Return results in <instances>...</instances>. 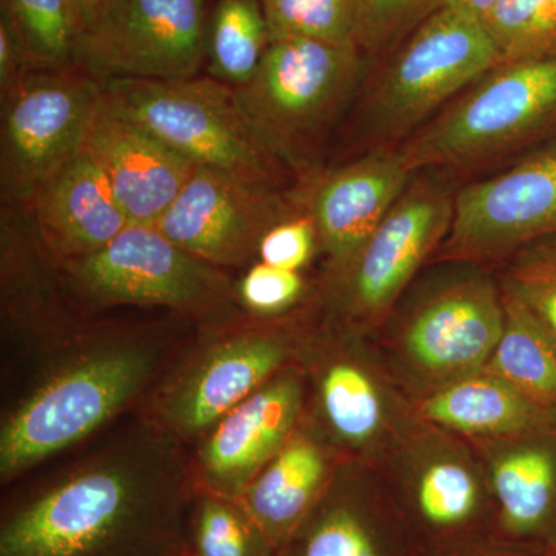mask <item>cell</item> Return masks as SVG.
Wrapping results in <instances>:
<instances>
[{"instance_id":"obj_9","label":"cell","mask_w":556,"mask_h":556,"mask_svg":"<svg viewBox=\"0 0 556 556\" xmlns=\"http://www.w3.org/2000/svg\"><path fill=\"white\" fill-rule=\"evenodd\" d=\"M100 94V80L73 64L31 70L3 98L0 189L9 206H30L36 192L79 153Z\"/></svg>"},{"instance_id":"obj_27","label":"cell","mask_w":556,"mask_h":556,"mask_svg":"<svg viewBox=\"0 0 556 556\" xmlns=\"http://www.w3.org/2000/svg\"><path fill=\"white\" fill-rule=\"evenodd\" d=\"M277 547L240 500L197 489L188 519L186 556H276Z\"/></svg>"},{"instance_id":"obj_25","label":"cell","mask_w":556,"mask_h":556,"mask_svg":"<svg viewBox=\"0 0 556 556\" xmlns=\"http://www.w3.org/2000/svg\"><path fill=\"white\" fill-rule=\"evenodd\" d=\"M318 405L332 437L350 447H362L378 437L383 422L382 399L361 365L332 358L317 382Z\"/></svg>"},{"instance_id":"obj_1","label":"cell","mask_w":556,"mask_h":556,"mask_svg":"<svg viewBox=\"0 0 556 556\" xmlns=\"http://www.w3.org/2000/svg\"><path fill=\"white\" fill-rule=\"evenodd\" d=\"M181 442L146 419L3 508L0 556H186L195 484Z\"/></svg>"},{"instance_id":"obj_35","label":"cell","mask_w":556,"mask_h":556,"mask_svg":"<svg viewBox=\"0 0 556 556\" xmlns=\"http://www.w3.org/2000/svg\"><path fill=\"white\" fill-rule=\"evenodd\" d=\"M318 248L316 225L305 211L281 219L265 233L258 247V262L276 268L302 270Z\"/></svg>"},{"instance_id":"obj_11","label":"cell","mask_w":556,"mask_h":556,"mask_svg":"<svg viewBox=\"0 0 556 556\" xmlns=\"http://www.w3.org/2000/svg\"><path fill=\"white\" fill-rule=\"evenodd\" d=\"M456 190L419 172L379 223L356 258L331 278L338 306L353 320L386 316L420 266L447 239Z\"/></svg>"},{"instance_id":"obj_2","label":"cell","mask_w":556,"mask_h":556,"mask_svg":"<svg viewBox=\"0 0 556 556\" xmlns=\"http://www.w3.org/2000/svg\"><path fill=\"white\" fill-rule=\"evenodd\" d=\"M167 339L155 332L87 328L49 351L35 386L0 427V481L89 438L129 408L166 364Z\"/></svg>"},{"instance_id":"obj_22","label":"cell","mask_w":556,"mask_h":556,"mask_svg":"<svg viewBox=\"0 0 556 556\" xmlns=\"http://www.w3.org/2000/svg\"><path fill=\"white\" fill-rule=\"evenodd\" d=\"M547 438L521 439L493 463V492L514 535H541L556 522V448Z\"/></svg>"},{"instance_id":"obj_33","label":"cell","mask_w":556,"mask_h":556,"mask_svg":"<svg viewBox=\"0 0 556 556\" xmlns=\"http://www.w3.org/2000/svg\"><path fill=\"white\" fill-rule=\"evenodd\" d=\"M450 0H361L356 46L364 53H380L407 36Z\"/></svg>"},{"instance_id":"obj_20","label":"cell","mask_w":556,"mask_h":556,"mask_svg":"<svg viewBox=\"0 0 556 556\" xmlns=\"http://www.w3.org/2000/svg\"><path fill=\"white\" fill-rule=\"evenodd\" d=\"M419 415L470 437L521 441L556 433V409L485 371L439 388L420 404Z\"/></svg>"},{"instance_id":"obj_30","label":"cell","mask_w":556,"mask_h":556,"mask_svg":"<svg viewBox=\"0 0 556 556\" xmlns=\"http://www.w3.org/2000/svg\"><path fill=\"white\" fill-rule=\"evenodd\" d=\"M280 547H287L283 556H379L364 519L346 504L311 511Z\"/></svg>"},{"instance_id":"obj_4","label":"cell","mask_w":556,"mask_h":556,"mask_svg":"<svg viewBox=\"0 0 556 556\" xmlns=\"http://www.w3.org/2000/svg\"><path fill=\"white\" fill-rule=\"evenodd\" d=\"M556 126V54L501 62L397 148L413 174L495 163Z\"/></svg>"},{"instance_id":"obj_34","label":"cell","mask_w":556,"mask_h":556,"mask_svg":"<svg viewBox=\"0 0 556 556\" xmlns=\"http://www.w3.org/2000/svg\"><path fill=\"white\" fill-rule=\"evenodd\" d=\"M240 308L254 317L281 316L305 294V278L298 270L276 268L257 262L236 283Z\"/></svg>"},{"instance_id":"obj_36","label":"cell","mask_w":556,"mask_h":556,"mask_svg":"<svg viewBox=\"0 0 556 556\" xmlns=\"http://www.w3.org/2000/svg\"><path fill=\"white\" fill-rule=\"evenodd\" d=\"M20 40L5 20H0V97L7 98L31 72Z\"/></svg>"},{"instance_id":"obj_19","label":"cell","mask_w":556,"mask_h":556,"mask_svg":"<svg viewBox=\"0 0 556 556\" xmlns=\"http://www.w3.org/2000/svg\"><path fill=\"white\" fill-rule=\"evenodd\" d=\"M11 207L3 208L2 320L9 334L43 346V354L84 328L62 305L65 287L60 266L39 240L33 222L25 225Z\"/></svg>"},{"instance_id":"obj_38","label":"cell","mask_w":556,"mask_h":556,"mask_svg":"<svg viewBox=\"0 0 556 556\" xmlns=\"http://www.w3.org/2000/svg\"><path fill=\"white\" fill-rule=\"evenodd\" d=\"M73 2H75L76 9H78L84 28H86L91 17L94 16V11H97L101 0H73Z\"/></svg>"},{"instance_id":"obj_5","label":"cell","mask_w":556,"mask_h":556,"mask_svg":"<svg viewBox=\"0 0 556 556\" xmlns=\"http://www.w3.org/2000/svg\"><path fill=\"white\" fill-rule=\"evenodd\" d=\"M500 64L484 21L448 2L405 38L368 87L361 121L367 152L397 149Z\"/></svg>"},{"instance_id":"obj_18","label":"cell","mask_w":556,"mask_h":556,"mask_svg":"<svg viewBox=\"0 0 556 556\" xmlns=\"http://www.w3.org/2000/svg\"><path fill=\"white\" fill-rule=\"evenodd\" d=\"M27 208L56 263L94 254L130 225L108 178L83 150L36 192Z\"/></svg>"},{"instance_id":"obj_24","label":"cell","mask_w":556,"mask_h":556,"mask_svg":"<svg viewBox=\"0 0 556 556\" xmlns=\"http://www.w3.org/2000/svg\"><path fill=\"white\" fill-rule=\"evenodd\" d=\"M269 42L262 0H218L207 24L208 76L239 89L257 72Z\"/></svg>"},{"instance_id":"obj_8","label":"cell","mask_w":556,"mask_h":556,"mask_svg":"<svg viewBox=\"0 0 556 556\" xmlns=\"http://www.w3.org/2000/svg\"><path fill=\"white\" fill-rule=\"evenodd\" d=\"M294 345L276 325L237 320L212 327L153 388L146 419L181 444H199L230 409L291 365Z\"/></svg>"},{"instance_id":"obj_28","label":"cell","mask_w":556,"mask_h":556,"mask_svg":"<svg viewBox=\"0 0 556 556\" xmlns=\"http://www.w3.org/2000/svg\"><path fill=\"white\" fill-rule=\"evenodd\" d=\"M361 0H262L269 40L311 39L356 46Z\"/></svg>"},{"instance_id":"obj_6","label":"cell","mask_w":556,"mask_h":556,"mask_svg":"<svg viewBox=\"0 0 556 556\" xmlns=\"http://www.w3.org/2000/svg\"><path fill=\"white\" fill-rule=\"evenodd\" d=\"M102 94L164 144L190 161L278 189L287 167L276 159L237 100L236 89L211 78L100 80ZM289 174V172H288Z\"/></svg>"},{"instance_id":"obj_12","label":"cell","mask_w":556,"mask_h":556,"mask_svg":"<svg viewBox=\"0 0 556 556\" xmlns=\"http://www.w3.org/2000/svg\"><path fill=\"white\" fill-rule=\"evenodd\" d=\"M554 236L556 141L457 189L452 228L434 257L464 265L496 262Z\"/></svg>"},{"instance_id":"obj_10","label":"cell","mask_w":556,"mask_h":556,"mask_svg":"<svg viewBox=\"0 0 556 556\" xmlns=\"http://www.w3.org/2000/svg\"><path fill=\"white\" fill-rule=\"evenodd\" d=\"M207 24L206 0H101L76 64L98 80L195 78Z\"/></svg>"},{"instance_id":"obj_23","label":"cell","mask_w":556,"mask_h":556,"mask_svg":"<svg viewBox=\"0 0 556 556\" xmlns=\"http://www.w3.org/2000/svg\"><path fill=\"white\" fill-rule=\"evenodd\" d=\"M503 288V336L482 371L556 409V339L525 303Z\"/></svg>"},{"instance_id":"obj_21","label":"cell","mask_w":556,"mask_h":556,"mask_svg":"<svg viewBox=\"0 0 556 556\" xmlns=\"http://www.w3.org/2000/svg\"><path fill=\"white\" fill-rule=\"evenodd\" d=\"M328 478L327 452L298 428L244 490L240 501L278 548L317 507Z\"/></svg>"},{"instance_id":"obj_37","label":"cell","mask_w":556,"mask_h":556,"mask_svg":"<svg viewBox=\"0 0 556 556\" xmlns=\"http://www.w3.org/2000/svg\"><path fill=\"white\" fill-rule=\"evenodd\" d=\"M497 0H450V3H455L460 9L477 14L481 20H484L485 14L492 10Z\"/></svg>"},{"instance_id":"obj_31","label":"cell","mask_w":556,"mask_h":556,"mask_svg":"<svg viewBox=\"0 0 556 556\" xmlns=\"http://www.w3.org/2000/svg\"><path fill=\"white\" fill-rule=\"evenodd\" d=\"M503 287L517 295L556 339V236L518 251L510 258Z\"/></svg>"},{"instance_id":"obj_14","label":"cell","mask_w":556,"mask_h":556,"mask_svg":"<svg viewBox=\"0 0 556 556\" xmlns=\"http://www.w3.org/2000/svg\"><path fill=\"white\" fill-rule=\"evenodd\" d=\"M504 321L503 288L489 277L467 273L445 278L409 311L405 353L419 371L448 386L484 369Z\"/></svg>"},{"instance_id":"obj_17","label":"cell","mask_w":556,"mask_h":556,"mask_svg":"<svg viewBox=\"0 0 556 556\" xmlns=\"http://www.w3.org/2000/svg\"><path fill=\"white\" fill-rule=\"evenodd\" d=\"M80 150L98 164L134 225H156L195 169L190 161L116 109L102 90Z\"/></svg>"},{"instance_id":"obj_15","label":"cell","mask_w":556,"mask_h":556,"mask_svg":"<svg viewBox=\"0 0 556 556\" xmlns=\"http://www.w3.org/2000/svg\"><path fill=\"white\" fill-rule=\"evenodd\" d=\"M305 386L289 365L244 399L197 444L190 463L193 484L240 500L262 468L298 431Z\"/></svg>"},{"instance_id":"obj_29","label":"cell","mask_w":556,"mask_h":556,"mask_svg":"<svg viewBox=\"0 0 556 556\" xmlns=\"http://www.w3.org/2000/svg\"><path fill=\"white\" fill-rule=\"evenodd\" d=\"M482 21L501 62L556 54V0H497Z\"/></svg>"},{"instance_id":"obj_26","label":"cell","mask_w":556,"mask_h":556,"mask_svg":"<svg viewBox=\"0 0 556 556\" xmlns=\"http://www.w3.org/2000/svg\"><path fill=\"white\" fill-rule=\"evenodd\" d=\"M2 17L33 70L76 64L84 24L73 0H2Z\"/></svg>"},{"instance_id":"obj_7","label":"cell","mask_w":556,"mask_h":556,"mask_svg":"<svg viewBox=\"0 0 556 556\" xmlns=\"http://www.w3.org/2000/svg\"><path fill=\"white\" fill-rule=\"evenodd\" d=\"M65 287L91 306H163L208 327L240 320L236 283L155 225L130 223L108 247L58 263Z\"/></svg>"},{"instance_id":"obj_13","label":"cell","mask_w":556,"mask_h":556,"mask_svg":"<svg viewBox=\"0 0 556 556\" xmlns=\"http://www.w3.org/2000/svg\"><path fill=\"white\" fill-rule=\"evenodd\" d=\"M300 211L294 193L195 166L155 226L204 262L239 268L258 257L260 241L274 225Z\"/></svg>"},{"instance_id":"obj_16","label":"cell","mask_w":556,"mask_h":556,"mask_svg":"<svg viewBox=\"0 0 556 556\" xmlns=\"http://www.w3.org/2000/svg\"><path fill=\"white\" fill-rule=\"evenodd\" d=\"M415 175L397 149H390L371 150L338 169L318 170L299 181L292 193L316 225L329 277L356 258Z\"/></svg>"},{"instance_id":"obj_3","label":"cell","mask_w":556,"mask_h":556,"mask_svg":"<svg viewBox=\"0 0 556 556\" xmlns=\"http://www.w3.org/2000/svg\"><path fill=\"white\" fill-rule=\"evenodd\" d=\"M362 53L320 40H270L255 75L236 89L260 138L299 181L320 170L318 150L364 80Z\"/></svg>"},{"instance_id":"obj_32","label":"cell","mask_w":556,"mask_h":556,"mask_svg":"<svg viewBox=\"0 0 556 556\" xmlns=\"http://www.w3.org/2000/svg\"><path fill=\"white\" fill-rule=\"evenodd\" d=\"M479 490L473 475L452 460L431 464L417 484V507L430 525L452 527L473 515Z\"/></svg>"}]
</instances>
